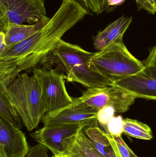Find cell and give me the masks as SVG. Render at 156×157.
I'll use <instances>...</instances> for the list:
<instances>
[{
    "instance_id": "11",
    "label": "cell",
    "mask_w": 156,
    "mask_h": 157,
    "mask_svg": "<svg viewBox=\"0 0 156 157\" xmlns=\"http://www.w3.org/2000/svg\"><path fill=\"white\" fill-rule=\"evenodd\" d=\"M30 147L21 129L0 118V157H24Z\"/></svg>"
},
{
    "instance_id": "2",
    "label": "cell",
    "mask_w": 156,
    "mask_h": 157,
    "mask_svg": "<svg viewBox=\"0 0 156 157\" xmlns=\"http://www.w3.org/2000/svg\"><path fill=\"white\" fill-rule=\"evenodd\" d=\"M93 53L61 39L43 64L56 65L67 73V81L87 88L112 86L111 79L89 69L88 62Z\"/></svg>"
},
{
    "instance_id": "3",
    "label": "cell",
    "mask_w": 156,
    "mask_h": 157,
    "mask_svg": "<svg viewBox=\"0 0 156 157\" xmlns=\"http://www.w3.org/2000/svg\"><path fill=\"white\" fill-rule=\"evenodd\" d=\"M3 88L19 113L24 126L28 131L36 128L45 114L46 109L41 87L35 75L22 73L6 87Z\"/></svg>"
},
{
    "instance_id": "22",
    "label": "cell",
    "mask_w": 156,
    "mask_h": 157,
    "mask_svg": "<svg viewBox=\"0 0 156 157\" xmlns=\"http://www.w3.org/2000/svg\"><path fill=\"white\" fill-rule=\"evenodd\" d=\"M24 157H49L48 148L41 144H37L30 147Z\"/></svg>"
},
{
    "instance_id": "21",
    "label": "cell",
    "mask_w": 156,
    "mask_h": 157,
    "mask_svg": "<svg viewBox=\"0 0 156 157\" xmlns=\"http://www.w3.org/2000/svg\"><path fill=\"white\" fill-rule=\"evenodd\" d=\"M90 11L97 15L108 10L107 0H85Z\"/></svg>"
},
{
    "instance_id": "29",
    "label": "cell",
    "mask_w": 156,
    "mask_h": 157,
    "mask_svg": "<svg viewBox=\"0 0 156 157\" xmlns=\"http://www.w3.org/2000/svg\"><path fill=\"white\" fill-rule=\"evenodd\" d=\"M52 157H57V156H56L54 155Z\"/></svg>"
},
{
    "instance_id": "23",
    "label": "cell",
    "mask_w": 156,
    "mask_h": 157,
    "mask_svg": "<svg viewBox=\"0 0 156 157\" xmlns=\"http://www.w3.org/2000/svg\"><path fill=\"white\" fill-rule=\"evenodd\" d=\"M135 1L139 11L144 9L149 13L152 14H154L156 13V10L145 0H135Z\"/></svg>"
},
{
    "instance_id": "30",
    "label": "cell",
    "mask_w": 156,
    "mask_h": 157,
    "mask_svg": "<svg viewBox=\"0 0 156 157\" xmlns=\"http://www.w3.org/2000/svg\"><path fill=\"white\" fill-rule=\"evenodd\" d=\"M154 1L155 2L156 4V0H154Z\"/></svg>"
},
{
    "instance_id": "19",
    "label": "cell",
    "mask_w": 156,
    "mask_h": 157,
    "mask_svg": "<svg viewBox=\"0 0 156 157\" xmlns=\"http://www.w3.org/2000/svg\"><path fill=\"white\" fill-rule=\"evenodd\" d=\"M124 120L121 116H113L105 128V132L113 136H122L123 133Z\"/></svg>"
},
{
    "instance_id": "10",
    "label": "cell",
    "mask_w": 156,
    "mask_h": 157,
    "mask_svg": "<svg viewBox=\"0 0 156 157\" xmlns=\"http://www.w3.org/2000/svg\"><path fill=\"white\" fill-rule=\"evenodd\" d=\"M88 127L89 125L86 124L44 126L31 134V136L38 144L47 147L54 155L60 157L63 152V140Z\"/></svg>"
},
{
    "instance_id": "27",
    "label": "cell",
    "mask_w": 156,
    "mask_h": 157,
    "mask_svg": "<svg viewBox=\"0 0 156 157\" xmlns=\"http://www.w3.org/2000/svg\"><path fill=\"white\" fill-rule=\"evenodd\" d=\"M75 1H76V2L79 3L85 9H87V10H88L89 11H90L89 7H88V5H87V2H86L85 0H75Z\"/></svg>"
},
{
    "instance_id": "7",
    "label": "cell",
    "mask_w": 156,
    "mask_h": 157,
    "mask_svg": "<svg viewBox=\"0 0 156 157\" xmlns=\"http://www.w3.org/2000/svg\"><path fill=\"white\" fill-rule=\"evenodd\" d=\"M136 98L134 95L114 85L88 88L80 97L74 98L78 102L96 110L111 106L118 113L127 111Z\"/></svg>"
},
{
    "instance_id": "24",
    "label": "cell",
    "mask_w": 156,
    "mask_h": 157,
    "mask_svg": "<svg viewBox=\"0 0 156 157\" xmlns=\"http://www.w3.org/2000/svg\"><path fill=\"white\" fill-rule=\"evenodd\" d=\"M143 63L145 66H153L156 68V46L151 50L148 58Z\"/></svg>"
},
{
    "instance_id": "18",
    "label": "cell",
    "mask_w": 156,
    "mask_h": 157,
    "mask_svg": "<svg viewBox=\"0 0 156 157\" xmlns=\"http://www.w3.org/2000/svg\"><path fill=\"white\" fill-rule=\"evenodd\" d=\"M115 157H138L126 144L122 136H113L106 133Z\"/></svg>"
},
{
    "instance_id": "12",
    "label": "cell",
    "mask_w": 156,
    "mask_h": 157,
    "mask_svg": "<svg viewBox=\"0 0 156 157\" xmlns=\"http://www.w3.org/2000/svg\"><path fill=\"white\" fill-rule=\"evenodd\" d=\"M63 152L59 157H104L82 130L66 137L63 140Z\"/></svg>"
},
{
    "instance_id": "6",
    "label": "cell",
    "mask_w": 156,
    "mask_h": 157,
    "mask_svg": "<svg viewBox=\"0 0 156 157\" xmlns=\"http://www.w3.org/2000/svg\"><path fill=\"white\" fill-rule=\"evenodd\" d=\"M45 0H0V30L10 23L46 24Z\"/></svg>"
},
{
    "instance_id": "5",
    "label": "cell",
    "mask_w": 156,
    "mask_h": 157,
    "mask_svg": "<svg viewBox=\"0 0 156 157\" xmlns=\"http://www.w3.org/2000/svg\"><path fill=\"white\" fill-rule=\"evenodd\" d=\"M37 78L42 91L46 109L45 115L51 116L73 103L66 89L67 75L57 69L37 68L33 72Z\"/></svg>"
},
{
    "instance_id": "17",
    "label": "cell",
    "mask_w": 156,
    "mask_h": 157,
    "mask_svg": "<svg viewBox=\"0 0 156 157\" xmlns=\"http://www.w3.org/2000/svg\"><path fill=\"white\" fill-rule=\"evenodd\" d=\"M123 133L141 140H150L153 138L152 130L148 125L129 118L124 120Z\"/></svg>"
},
{
    "instance_id": "14",
    "label": "cell",
    "mask_w": 156,
    "mask_h": 157,
    "mask_svg": "<svg viewBox=\"0 0 156 157\" xmlns=\"http://www.w3.org/2000/svg\"><path fill=\"white\" fill-rule=\"evenodd\" d=\"M44 25L42 23L33 25L10 23L0 31L5 33V42L10 49L31 36Z\"/></svg>"
},
{
    "instance_id": "26",
    "label": "cell",
    "mask_w": 156,
    "mask_h": 157,
    "mask_svg": "<svg viewBox=\"0 0 156 157\" xmlns=\"http://www.w3.org/2000/svg\"><path fill=\"white\" fill-rule=\"evenodd\" d=\"M125 0H107L108 9L110 7L117 6L122 4Z\"/></svg>"
},
{
    "instance_id": "8",
    "label": "cell",
    "mask_w": 156,
    "mask_h": 157,
    "mask_svg": "<svg viewBox=\"0 0 156 157\" xmlns=\"http://www.w3.org/2000/svg\"><path fill=\"white\" fill-rule=\"evenodd\" d=\"M98 111L85 106L73 98V103L51 116L45 115L42 122L44 126L86 124L89 126H98Z\"/></svg>"
},
{
    "instance_id": "16",
    "label": "cell",
    "mask_w": 156,
    "mask_h": 157,
    "mask_svg": "<svg viewBox=\"0 0 156 157\" xmlns=\"http://www.w3.org/2000/svg\"><path fill=\"white\" fill-rule=\"evenodd\" d=\"M0 118L10 122L20 129L23 128L22 119L3 88L0 87Z\"/></svg>"
},
{
    "instance_id": "28",
    "label": "cell",
    "mask_w": 156,
    "mask_h": 157,
    "mask_svg": "<svg viewBox=\"0 0 156 157\" xmlns=\"http://www.w3.org/2000/svg\"><path fill=\"white\" fill-rule=\"evenodd\" d=\"M156 11V4L154 0H145Z\"/></svg>"
},
{
    "instance_id": "20",
    "label": "cell",
    "mask_w": 156,
    "mask_h": 157,
    "mask_svg": "<svg viewBox=\"0 0 156 157\" xmlns=\"http://www.w3.org/2000/svg\"><path fill=\"white\" fill-rule=\"evenodd\" d=\"M115 111L111 106H107L98 111V123L105 129L110 120L114 116Z\"/></svg>"
},
{
    "instance_id": "15",
    "label": "cell",
    "mask_w": 156,
    "mask_h": 157,
    "mask_svg": "<svg viewBox=\"0 0 156 157\" xmlns=\"http://www.w3.org/2000/svg\"><path fill=\"white\" fill-rule=\"evenodd\" d=\"M85 133L98 152L104 157H115L106 132L98 126L86 127Z\"/></svg>"
},
{
    "instance_id": "9",
    "label": "cell",
    "mask_w": 156,
    "mask_h": 157,
    "mask_svg": "<svg viewBox=\"0 0 156 157\" xmlns=\"http://www.w3.org/2000/svg\"><path fill=\"white\" fill-rule=\"evenodd\" d=\"M116 86L137 98L156 100V68L145 66L134 75L113 82Z\"/></svg>"
},
{
    "instance_id": "25",
    "label": "cell",
    "mask_w": 156,
    "mask_h": 157,
    "mask_svg": "<svg viewBox=\"0 0 156 157\" xmlns=\"http://www.w3.org/2000/svg\"><path fill=\"white\" fill-rule=\"evenodd\" d=\"M5 40V35L3 31H0V55L8 50Z\"/></svg>"
},
{
    "instance_id": "13",
    "label": "cell",
    "mask_w": 156,
    "mask_h": 157,
    "mask_svg": "<svg viewBox=\"0 0 156 157\" xmlns=\"http://www.w3.org/2000/svg\"><path fill=\"white\" fill-rule=\"evenodd\" d=\"M132 17H121L95 37L93 45L98 52L101 51L115 42L123 41L124 35L130 26Z\"/></svg>"
},
{
    "instance_id": "4",
    "label": "cell",
    "mask_w": 156,
    "mask_h": 157,
    "mask_svg": "<svg viewBox=\"0 0 156 157\" xmlns=\"http://www.w3.org/2000/svg\"><path fill=\"white\" fill-rule=\"evenodd\" d=\"M89 69L113 82L140 72L143 63L134 57L123 41L115 42L101 51L94 52L88 62Z\"/></svg>"
},
{
    "instance_id": "1",
    "label": "cell",
    "mask_w": 156,
    "mask_h": 157,
    "mask_svg": "<svg viewBox=\"0 0 156 157\" xmlns=\"http://www.w3.org/2000/svg\"><path fill=\"white\" fill-rule=\"evenodd\" d=\"M90 14V11L75 0H63L46 24L0 55V86L6 87L23 72H34L44 63L64 34Z\"/></svg>"
}]
</instances>
